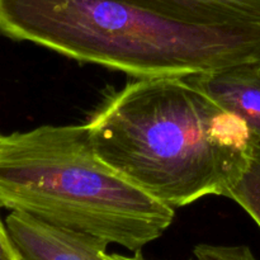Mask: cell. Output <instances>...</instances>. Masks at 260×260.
<instances>
[{
  "mask_svg": "<svg viewBox=\"0 0 260 260\" xmlns=\"http://www.w3.org/2000/svg\"><path fill=\"white\" fill-rule=\"evenodd\" d=\"M85 124L103 161L174 210L226 197L260 144L190 76L135 79L109 93Z\"/></svg>",
  "mask_w": 260,
  "mask_h": 260,
  "instance_id": "1",
  "label": "cell"
},
{
  "mask_svg": "<svg viewBox=\"0 0 260 260\" xmlns=\"http://www.w3.org/2000/svg\"><path fill=\"white\" fill-rule=\"evenodd\" d=\"M0 35L134 79L260 61V23H190L131 0H0Z\"/></svg>",
  "mask_w": 260,
  "mask_h": 260,
  "instance_id": "2",
  "label": "cell"
},
{
  "mask_svg": "<svg viewBox=\"0 0 260 260\" xmlns=\"http://www.w3.org/2000/svg\"><path fill=\"white\" fill-rule=\"evenodd\" d=\"M0 207L134 253L161 238L175 217L174 208L101 159L85 123L0 132Z\"/></svg>",
  "mask_w": 260,
  "mask_h": 260,
  "instance_id": "3",
  "label": "cell"
},
{
  "mask_svg": "<svg viewBox=\"0 0 260 260\" xmlns=\"http://www.w3.org/2000/svg\"><path fill=\"white\" fill-rule=\"evenodd\" d=\"M20 260H106L109 244L96 236L69 230L12 211L5 218Z\"/></svg>",
  "mask_w": 260,
  "mask_h": 260,
  "instance_id": "4",
  "label": "cell"
},
{
  "mask_svg": "<svg viewBox=\"0 0 260 260\" xmlns=\"http://www.w3.org/2000/svg\"><path fill=\"white\" fill-rule=\"evenodd\" d=\"M190 78L221 107L243 119L260 139V61Z\"/></svg>",
  "mask_w": 260,
  "mask_h": 260,
  "instance_id": "5",
  "label": "cell"
},
{
  "mask_svg": "<svg viewBox=\"0 0 260 260\" xmlns=\"http://www.w3.org/2000/svg\"><path fill=\"white\" fill-rule=\"evenodd\" d=\"M169 17L200 24L260 23V0H131Z\"/></svg>",
  "mask_w": 260,
  "mask_h": 260,
  "instance_id": "6",
  "label": "cell"
},
{
  "mask_svg": "<svg viewBox=\"0 0 260 260\" xmlns=\"http://www.w3.org/2000/svg\"><path fill=\"white\" fill-rule=\"evenodd\" d=\"M226 197L238 203L260 229V144L248 169L229 189Z\"/></svg>",
  "mask_w": 260,
  "mask_h": 260,
  "instance_id": "7",
  "label": "cell"
},
{
  "mask_svg": "<svg viewBox=\"0 0 260 260\" xmlns=\"http://www.w3.org/2000/svg\"><path fill=\"white\" fill-rule=\"evenodd\" d=\"M196 260H258L246 245H212L198 244L193 248Z\"/></svg>",
  "mask_w": 260,
  "mask_h": 260,
  "instance_id": "8",
  "label": "cell"
},
{
  "mask_svg": "<svg viewBox=\"0 0 260 260\" xmlns=\"http://www.w3.org/2000/svg\"><path fill=\"white\" fill-rule=\"evenodd\" d=\"M0 260H20L19 253L8 231L7 223L0 217Z\"/></svg>",
  "mask_w": 260,
  "mask_h": 260,
  "instance_id": "9",
  "label": "cell"
},
{
  "mask_svg": "<svg viewBox=\"0 0 260 260\" xmlns=\"http://www.w3.org/2000/svg\"><path fill=\"white\" fill-rule=\"evenodd\" d=\"M104 259L106 260H147L144 255H142L141 251H136V253H134V255H123V254H118V253H106L104 254Z\"/></svg>",
  "mask_w": 260,
  "mask_h": 260,
  "instance_id": "10",
  "label": "cell"
}]
</instances>
